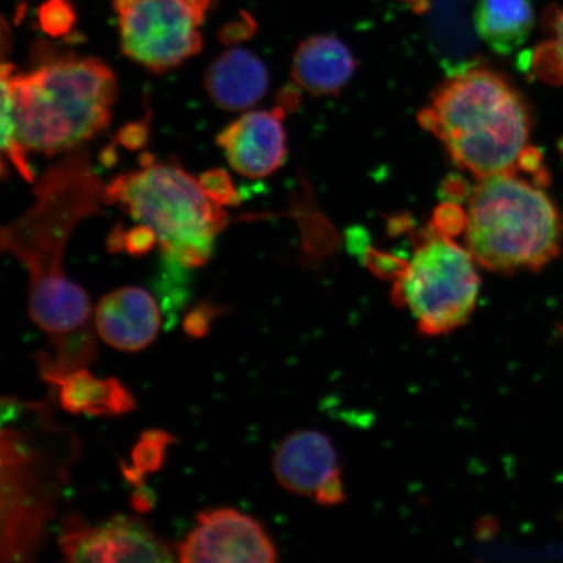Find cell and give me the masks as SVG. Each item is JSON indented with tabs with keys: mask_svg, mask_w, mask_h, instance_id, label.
Here are the masks:
<instances>
[{
	"mask_svg": "<svg viewBox=\"0 0 563 563\" xmlns=\"http://www.w3.org/2000/svg\"><path fill=\"white\" fill-rule=\"evenodd\" d=\"M173 435L152 429L141 434L135 449L132 452L131 466L123 467V473L130 483L136 488L143 484V477L153 473H157L162 464L165 462L168 446L174 442Z\"/></svg>",
	"mask_w": 563,
	"mask_h": 563,
	"instance_id": "cell-18",
	"label": "cell"
},
{
	"mask_svg": "<svg viewBox=\"0 0 563 563\" xmlns=\"http://www.w3.org/2000/svg\"><path fill=\"white\" fill-rule=\"evenodd\" d=\"M95 327L98 338L109 347L139 352L150 347L161 332L158 302L144 288H118L97 302Z\"/></svg>",
	"mask_w": 563,
	"mask_h": 563,
	"instance_id": "cell-13",
	"label": "cell"
},
{
	"mask_svg": "<svg viewBox=\"0 0 563 563\" xmlns=\"http://www.w3.org/2000/svg\"><path fill=\"white\" fill-rule=\"evenodd\" d=\"M126 58L164 74L202 48L200 26L210 0H112Z\"/></svg>",
	"mask_w": 563,
	"mask_h": 563,
	"instance_id": "cell-8",
	"label": "cell"
},
{
	"mask_svg": "<svg viewBox=\"0 0 563 563\" xmlns=\"http://www.w3.org/2000/svg\"><path fill=\"white\" fill-rule=\"evenodd\" d=\"M55 404L13 396L2 399L0 433V560L37 558L48 525L81 453L73 429L54 415Z\"/></svg>",
	"mask_w": 563,
	"mask_h": 563,
	"instance_id": "cell-2",
	"label": "cell"
},
{
	"mask_svg": "<svg viewBox=\"0 0 563 563\" xmlns=\"http://www.w3.org/2000/svg\"><path fill=\"white\" fill-rule=\"evenodd\" d=\"M356 62L346 44L332 34L312 35L294 54L291 75L312 96L341 93L354 75Z\"/></svg>",
	"mask_w": 563,
	"mask_h": 563,
	"instance_id": "cell-15",
	"label": "cell"
},
{
	"mask_svg": "<svg viewBox=\"0 0 563 563\" xmlns=\"http://www.w3.org/2000/svg\"><path fill=\"white\" fill-rule=\"evenodd\" d=\"M286 108L252 111L230 123L217 136L232 170L250 179L266 178L284 165L287 154Z\"/></svg>",
	"mask_w": 563,
	"mask_h": 563,
	"instance_id": "cell-12",
	"label": "cell"
},
{
	"mask_svg": "<svg viewBox=\"0 0 563 563\" xmlns=\"http://www.w3.org/2000/svg\"><path fill=\"white\" fill-rule=\"evenodd\" d=\"M185 563H273L276 544L255 517L231 508L202 511L176 549Z\"/></svg>",
	"mask_w": 563,
	"mask_h": 563,
	"instance_id": "cell-10",
	"label": "cell"
},
{
	"mask_svg": "<svg viewBox=\"0 0 563 563\" xmlns=\"http://www.w3.org/2000/svg\"><path fill=\"white\" fill-rule=\"evenodd\" d=\"M534 23L532 0H478L475 26L493 52L509 55L522 46Z\"/></svg>",
	"mask_w": 563,
	"mask_h": 563,
	"instance_id": "cell-17",
	"label": "cell"
},
{
	"mask_svg": "<svg viewBox=\"0 0 563 563\" xmlns=\"http://www.w3.org/2000/svg\"><path fill=\"white\" fill-rule=\"evenodd\" d=\"M203 86L218 108L238 112L253 108L266 96L269 74L257 55L230 48L210 63Z\"/></svg>",
	"mask_w": 563,
	"mask_h": 563,
	"instance_id": "cell-14",
	"label": "cell"
},
{
	"mask_svg": "<svg viewBox=\"0 0 563 563\" xmlns=\"http://www.w3.org/2000/svg\"><path fill=\"white\" fill-rule=\"evenodd\" d=\"M206 192L221 206H234L239 201V195L230 176L222 170H211L199 179Z\"/></svg>",
	"mask_w": 563,
	"mask_h": 563,
	"instance_id": "cell-20",
	"label": "cell"
},
{
	"mask_svg": "<svg viewBox=\"0 0 563 563\" xmlns=\"http://www.w3.org/2000/svg\"><path fill=\"white\" fill-rule=\"evenodd\" d=\"M544 25L552 41L563 58V9L559 5H551L544 13Z\"/></svg>",
	"mask_w": 563,
	"mask_h": 563,
	"instance_id": "cell-22",
	"label": "cell"
},
{
	"mask_svg": "<svg viewBox=\"0 0 563 563\" xmlns=\"http://www.w3.org/2000/svg\"><path fill=\"white\" fill-rule=\"evenodd\" d=\"M272 468L280 487L322 506L344 501L340 456L332 440L313 429L288 434L274 452Z\"/></svg>",
	"mask_w": 563,
	"mask_h": 563,
	"instance_id": "cell-11",
	"label": "cell"
},
{
	"mask_svg": "<svg viewBox=\"0 0 563 563\" xmlns=\"http://www.w3.org/2000/svg\"><path fill=\"white\" fill-rule=\"evenodd\" d=\"M2 95L25 150L55 156L79 150L109 125L118 82L98 58L58 56L27 73L3 59Z\"/></svg>",
	"mask_w": 563,
	"mask_h": 563,
	"instance_id": "cell-4",
	"label": "cell"
},
{
	"mask_svg": "<svg viewBox=\"0 0 563 563\" xmlns=\"http://www.w3.org/2000/svg\"><path fill=\"white\" fill-rule=\"evenodd\" d=\"M59 551L68 562H173V548L144 520L114 516L90 523L80 514H70L60 528Z\"/></svg>",
	"mask_w": 563,
	"mask_h": 563,
	"instance_id": "cell-9",
	"label": "cell"
},
{
	"mask_svg": "<svg viewBox=\"0 0 563 563\" xmlns=\"http://www.w3.org/2000/svg\"><path fill=\"white\" fill-rule=\"evenodd\" d=\"M252 21L251 19H246L245 21H242L241 24L239 23H235V24H231L227 27V30H224L222 32V35L224 37V35H227L228 40H232L234 38V35H238V38L241 37L242 38V34H250L251 32V25H252Z\"/></svg>",
	"mask_w": 563,
	"mask_h": 563,
	"instance_id": "cell-23",
	"label": "cell"
},
{
	"mask_svg": "<svg viewBox=\"0 0 563 563\" xmlns=\"http://www.w3.org/2000/svg\"><path fill=\"white\" fill-rule=\"evenodd\" d=\"M463 231L470 255L493 273L539 272L562 251L558 208L517 173L478 180L470 194Z\"/></svg>",
	"mask_w": 563,
	"mask_h": 563,
	"instance_id": "cell-5",
	"label": "cell"
},
{
	"mask_svg": "<svg viewBox=\"0 0 563 563\" xmlns=\"http://www.w3.org/2000/svg\"><path fill=\"white\" fill-rule=\"evenodd\" d=\"M38 21L44 31L53 37L74 30L76 12L70 0H46L38 11Z\"/></svg>",
	"mask_w": 563,
	"mask_h": 563,
	"instance_id": "cell-19",
	"label": "cell"
},
{
	"mask_svg": "<svg viewBox=\"0 0 563 563\" xmlns=\"http://www.w3.org/2000/svg\"><path fill=\"white\" fill-rule=\"evenodd\" d=\"M104 206H119L151 230L162 252L180 267L208 263L229 214L178 164L146 162L115 176L103 189Z\"/></svg>",
	"mask_w": 563,
	"mask_h": 563,
	"instance_id": "cell-6",
	"label": "cell"
},
{
	"mask_svg": "<svg viewBox=\"0 0 563 563\" xmlns=\"http://www.w3.org/2000/svg\"><path fill=\"white\" fill-rule=\"evenodd\" d=\"M418 119L477 180L518 174L530 146L531 112L523 96L487 66H471L448 77Z\"/></svg>",
	"mask_w": 563,
	"mask_h": 563,
	"instance_id": "cell-3",
	"label": "cell"
},
{
	"mask_svg": "<svg viewBox=\"0 0 563 563\" xmlns=\"http://www.w3.org/2000/svg\"><path fill=\"white\" fill-rule=\"evenodd\" d=\"M413 244L408 262L393 257V300L411 314L420 334L453 333L475 312L478 265L466 246L435 224L422 230Z\"/></svg>",
	"mask_w": 563,
	"mask_h": 563,
	"instance_id": "cell-7",
	"label": "cell"
},
{
	"mask_svg": "<svg viewBox=\"0 0 563 563\" xmlns=\"http://www.w3.org/2000/svg\"><path fill=\"white\" fill-rule=\"evenodd\" d=\"M53 399L63 410L88 417H123L136 408L135 396L115 377L97 378L88 368L68 373L52 387Z\"/></svg>",
	"mask_w": 563,
	"mask_h": 563,
	"instance_id": "cell-16",
	"label": "cell"
},
{
	"mask_svg": "<svg viewBox=\"0 0 563 563\" xmlns=\"http://www.w3.org/2000/svg\"><path fill=\"white\" fill-rule=\"evenodd\" d=\"M217 312L218 308L209 305L195 308L194 311L187 316L185 321L186 332L192 336H202L203 334H207L209 323L213 320Z\"/></svg>",
	"mask_w": 563,
	"mask_h": 563,
	"instance_id": "cell-21",
	"label": "cell"
},
{
	"mask_svg": "<svg viewBox=\"0 0 563 563\" xmlns=\"http://www.w3.org/2000/svg\"><path fill=\"white\" fill-rule=\"evenodd\" d=\"M103 189L89 153L69 152L41 176L30 209L0 232V250L15 257L30 277L27 312L52 349L34 361L48 386L88 368L98 356L100 338L89 295L66 276L63 260L77 224L102 214Z\"/></svg>",
	"mask_w": 563,
	"mask_h": 563,
	"instance_id": "cell-1",
	"label": "cell"
}]
</instances>
